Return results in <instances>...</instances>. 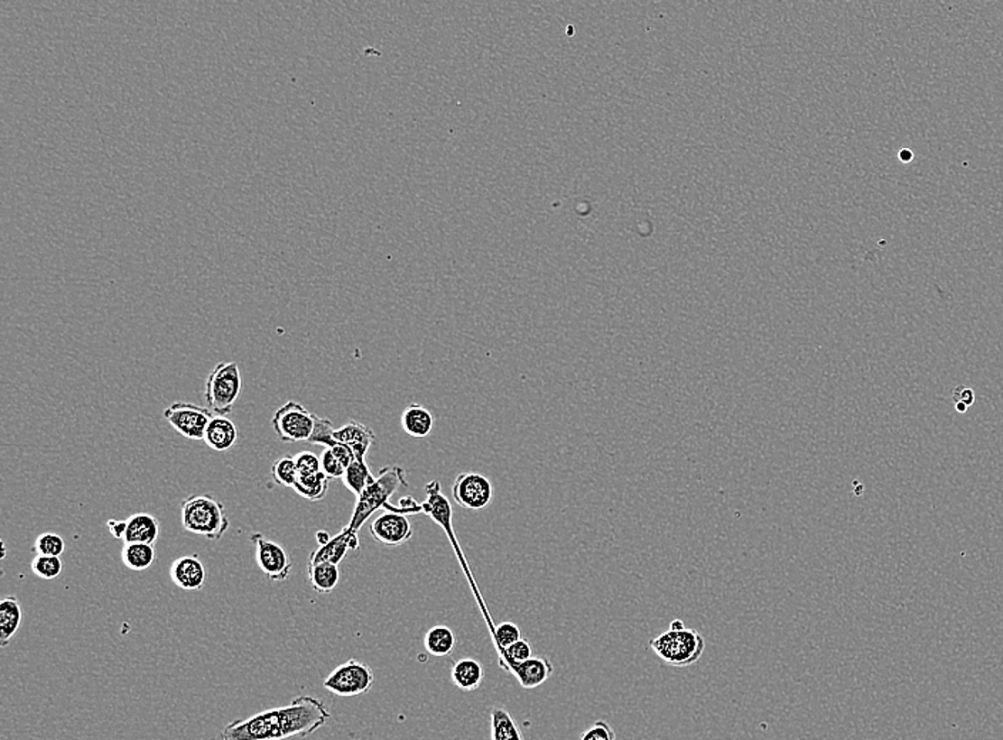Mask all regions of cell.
I'll return each instance as SVG.
<instances>
[{"label":"cell","instance_id":"obj_1","mask_svg":"<svg viewBox=\"0 0 1003 740\" xmlns=\"http://www.w3.org/2000/svg\"><path fill=\"white\" fill-rule=\"evenodd\" d=\"M181 525L186 532L207 540H221L230 529L226 507L211 495H191L181 504Z\"/></svg>","mask_w":1003,"mask_h":740},{"label":"cell","instance_id":"obj_2","mask_svg":"<svg viewBox=\"0 0 1003 740\" xmlns=\"http://www.w3.org/2000/svg\"><path fill=\"white\" fill-rule=\"evenodd\" d=\"M406 473L401 466H386L379 470L376 480L365 488L362 495L357 497L354 513H352L349 524L347 525L351 532H359L365 522L371 517L379 508H384L389 498L398 492L399 488L406 487Z\"/></svg>","mask_w":1003,"mask_h":740},{"label":"cell","instance_id":"obj_3","mask_svg":"<svg viewBox=\"0 0 1003 740\" xmlns=\"http://www.w3.org/2000/svg\"><path fill=\"white\" fill-rule=\"evenodd\" d=\"M649 648L665 665L686 668L703 656L706 641L696 629H669L652 638Z\"/></svg>","mask_w":1003,"mask_h":740},{"label":"cell","instance_id":"obj_4","mask_svg":"<svg viewBox=\"0 0 1003 740\" xmlns=\"http://www.w3.org/2000/svg\"><path fill=\"white\" fill-rule=\"evenodd\" d=\"M331 719L330 710L317 698H295L287 707L280 708L281 727L284 739L307 737L321 729Z\"/></svg>","mask_w":1003,"mask_h":740},{"label":"cell","instance_id":"obj_5","mask_svg":"<svg viewBox=\"0 0 1003 740\" xmlns=\"http://www.w3.org/2000/svg\"><path fill=\"white\" fill-rule=\"evenodd\" d=\"M426 500L423 503V514L428 515L432 518L436 524L440 525L441 529L448 535L450 544H452L453 551H455L456 559L460 562L463 572L467 576L469 586L472 587L478 601H479L480 608L485 609L483 606V599L480 598L479 589H478L477 582L473 578L472 572H470L469 566H468L467 557L463 554L460 549V541L456 539L455 530H453L452 518L453 510L450 502L443 495L442 487L438 480H432L425 486ZM487 611V609H485Z\"/></svg>","mask_w":1003,"mask_h":740},{"label":"cell","instance_id":"obj_6","mask_svg":"<svg viewBox=\"0 0 1003 740\" xmlns=\"http://www.w3.org/2000/svg\"><path fill=\"white\" fill-rule=\"evenodd\" d=\"M241 382L240 367L236 362H221L216 365L207 379L206 397L207 406L216 416H226L233 412L237 399L240 397Z\"/></svg>","mask_w":1003,"mask_h":740},{"label":"cell","instance_id":"obj_7","mask_svg":"<svg viewBox=\"0 0 1003 740\" xmlns=\"http://www.w3.org/2000/svg\"><path fill=\"white\" fill-rule=\"evenodd\" d=\"M376 682V673L371 666L361 661L349 660L341 663L325 678L324 685L328 692L337 697H359L371 690Z\"/></svg>","mask_w":1003,"mask_h":740},{"label":"cell","instance_id":"obj_8","mask_svg":"<svg viewBox=\"0 0 1003 740\" xmlns=\"http://www.w3.org/2000/svg\"><path fill=\"white\" fill-rule=\"evenodd\" d=\"M218 740H284L280 709H268L226 725Z\"/></svg>","mask_w":1003,"mask_h":740},{"label":"cell","instance_id":"obj_9","mask_svg":"<svg viewBox=\"0 0 1003 740\" xmlns=\"http://www.w3.org/2000/svg\"><path fill=\"white\" fill-rule=\"evenodd\" d=\"M315 421H317V414L308 411L302 404L290 401L274 413L271 423L281 440L298 443L311 439Z\"/></svg>","mask_w":1003,"mask_h":740},{"label":"cell","instance_id":"obj_10","mask_svg":"<svg viewBox=\"0 0 1003 740\" xmlns=\"http://www.w3.org/2000/svg\"><path fill=\"white\" fill-rule=\"evenodd\" d=\"M163 416L177 433L181 434L182 438L199 441L204 440V434L209 421H213L216 414L209 411V407L177 402L167 407Z\"/></svg>","mask_w":1003,"mask_h":740},{"label":"cell","instance_id":"obj_11","mask_svg":"<svg viewBox=\"0 0 1003 740\" xmlns=\"http://www.w3.org/2000/svg\"><path fill=\"white\" fill-rule=\"evenodd\" d=\"M250 540L255 549V561L264 576L275 582L288 579L293 571V560L287 550L278 542L265 539L260 532L251 535Z\"/></svg>","mask_w":1003,"mask_h":740},{"label":"cell","instance_id":"obj_12","mask_svg":"<svg viewBox=\"0 0 1003 740\" xmlns=\"http://www.w3.org/2000/svg\"><path fill=\"white\" fill-rule=\"evenodd\" d=\"M107 529L116 540L125 544H156L160 535V523L149 513H135L125 520H108Z\"/></svg>","mask_w":1003,"mask_h":740},{"label":"cell","instance_id":"obj_13","mask_svg":"<svg viewBox=\"0 0 1003 740\" xmlns=\"http://www.w3.org/2000/svg\"><path fill=\"white\" fill-rule=\"evenodd\" d=\"M452 497L460 507L477 512L492 502L494 486L485 476L478 473H462L453 483Z\"/></svg>","mask_w":1003,"mask_h":740},{"label":"cell","instance_id":"obj_14","mask_svg":"<svg viewBox=\"0 0 1003 740\" xmlns=\"http://www.w3.org/2000/svg\"><path fill=\"white\" fill-rule=\"evenodd\" d=\"M372 539L386 547H398L413 539V525L408 517L398 513L385 512L369 525Z\"/></svg>","mask_w":1003,"mask_h":740},{"label":"cell","instance_id":"obj_15","mask_svg":"<svg viewBox=\"0 0 1003 740\" xmlns=\"http://www.w3.org/2000/svg\"><path fill=\"white\" fill-rule=\"evenodd\" d=\"M170 578L184 591H200L207 581V569L197 555H184L170 566Z\"/></svg>","mask_w":1003,"mask_h":740},{"label":"cell","instance_id":"obj_16","mask_svg":"<svg viewBox=\"0 0 1003 740\" xmlns=\"http://www.w3.org/2000/svg\"><path fill=\"white\" fill-rule=\"evenodd\" d=\"M359 549L358 532H351L348 527L342 529L341 532L334 535L331 541L327 545L318 547L315 551L311 552L310 559H308V566H315V564H321V562H330L339 566V562L345 559V555L348 554L349 550Z\"/></svg>","mask_w":1003,"mask_h":740},{"label":"cell","instance_id":"obj_17","mask_svg":"<svg viewBox=\"0 0 1003 740\" xmlns=\"http://www.w3.org/2000/svg\"><path fill=\"white\" fill-rule=\"evenodd\" d=\"M334 439L345 444L354 453L355 460L365 461L367 453L376 441V433L361 421H349L342 428L335 429Z\"/></svg>","mask_w":1003,"mask_h":740},{"label":"cell","instance_id":"obj_18","mask_svg":"<svg viewBox=\"0 0 1003 740\" xmlns=\"http://www.w3.org/2000/svg\"><path fill=\"white\" fill-rule=\"evenodd\" d=\"M507 671L514 673V677L524 689H534L543 685L553 675L554 668L551 661L544 656H532L524 662L510 665Z\"/></svg>","mask_w":1003,"mask_h":740},{"label":"cell","instance_id":"obj_19","mask_svg":"<svg viewBox=\"0 0 1003 740\" xmlns=\"http://www.w3.org/2000/svg\"><path fill=\"white\" fill-rule=\"evenodd\" d=\"M237 440L238 429L236 424L226 416H214L213 421H209L203 441L214 451H227L233 448Z\"/></svg>","mask_w":1003,"mask_h":740},{"label":"cell","instance_id":"obj_20","mask_svg":"<svg viewBox=\"0 0 1003 740\" xmlns=\"http://www.w3.org/2000/svg\"><path fill=\"white\" fill-rule=\"evenodd\" d=\"M450 680L456 688L465 692H473L479 689L485 680V668L479 661L472 658H463L456 661L450 670Z\"/></svg>","mask_w":1003,"mask_h":740},{"label":"cell","instance_id":"obj_21","mask_svg":"<svg viewBox=\"0 0 1003 740\" xmlns=\"http://www.w3.org/2000/svg\"><path fill=\"white\" fill-rule=\"evenodd\" d=\"M23 621V611L16 597H6L0 603V646L6 648Z\"/></svg>","mask_w":1003,"mask_h":740},{"label":"cell","instance_id":"obj_22","mask_svg":"<svg viewBox=\"0 0 1003 740\" xmlns=\"http://www.w3.org/2000/svg\"><path fill=\"white\" fill-rule=\"evenodd\" d=\"M401 424L411 438L423 439L433 429V416L423 404L411 403L404 409Z\"/></svg>","mask_w":1003,"mask_h":740},{"label":"cell","instance_id":"obj_23","mask_svg":"<svg viewBox=\"0 0 1003 740\" xmlns=\"http://www.w3.org/2000/svg\"><path fill=\"white\" fill-rule=\"evenodd\" d=\"M426 652L436 658L452 655L456 646V635L450 626L436 625L425 634L423 638Z\"/></svg>","mask_w":1003,"mask_h":740},{"label":"cell","instance_id":"obj_24","mask_svg":"<svg viewBox=\"0 0 1003 740\" xmlns=\"http://www.w3.org/2000/svg\"><path fill=\"white\" fill-rule=\"evenodd\" d=\"M156 561V551L150 544H125L122 549L123 566L132 571H145Z\"/></svg>","mask_w":1003,"mask_h":740},{"label":"cell","instance_id":"obj_25","mask_svg":"<svg viewBox=\"0 0 1003 740\" xmlns=\"http://www.w3.org/2000/svg\"><path fill=\"white\" fill-rule=\"evenodd\" d=\"M308 581L311 584L312 588L320 594H330L339 586V566L330 564V562L308 566Z\"/></svg>","mask_w":1003,"mask_h":740},{"label":"cell","instance_id":"obj_26","mask_svg":"<svg viewBox=\"0 0 1003 740\" xmlns=\"http://www.w3.org/2000/svg\"><path fill=\"white\" fill-rule=\"evenodd\" d=\"M328 488L330 478L320 471L311 476H298L293 490L308 502H320L327 495Z\"/></svg>","mask_w":1003,"mask_h":740},{"label":"cell","instance_id":"obj_27","mask_svg":"<svg viewBox=\"0 0 1003 740\" xmlns=\"http://www.w3.org/2000/svg\"><path fill=\"white\" fill-rule=\"evenodd\" d=\"M374 480H376V477L372 476L367 463L358 460L352 461L351 465L345 470L344 477H342L345 487L348 488L355 497H359L365 488L368 487Z\"/></svg>","mask_w":1003,"mask_h":740},{"label":"cell","instance_id":"obj_28","mask_svg":"<svg viewBox=\"0 0 1003 740\" xmlns=\"http://www.w3.org/2000/svg\"><path fill=\"white\" fill-rule=\"evenodd\" d=\"M490 720H492V740H524L514 717H510L509 712L504 708H494Z\"/></svg>","mask_w":1003,"mask_h":740},{"label":"cell","instance_id":"obj_29","mask_svg":"<svg viewBox=\"0 0 1003 740\" xmlns=\"http://www.w3.org/2000/svg\"><path fill=\"white\" fill-rule=\"evenodd\" d=\"M31 567L34 576L44 581L58 578L63 571L60 557H49V555H36L32 560Z\"/></svg>","mask_w":1003,"mask_h":740},{"label":"cell","instance_id":"obj_30","mask_svg":"<svg viewBox=\"0 0 1003 740\" xmlns=\"http://www.w3.org/2000/svg\"><path fill=\"white\" fill-rule=\"evenodd\" d=\"M271 476H273L274 481L277 485L284 486V487H294L295 481L298 478L294 458L284 456V458H278L271 467Z\"/></svg>","mask_w":1003,"mask_h":740},{"label":"cell","instance_id":"obj_31","mask_svg":"<svg viewBox=\"0 0 1003 740\" xmlns=\"http://www.w3.org/2000/svg\"><path fill=\"white\" fill-rule=\"evenodd\" d=\"M33 550L38 555L60 557L66 550L65 540L54 532H43L34 541Z\"/></svg>","mask_w":1003,"mask_h":740},{"label":"cell","instance_id":"obj_32","mask_svg":"<svg viewBox=\"0 0 1003 740\" xmlns=\"http://www.w3.org/2000/svg\"><path fill=\"white\" fill-rule=\"evenodd\" d=\"M532 656L534 655H532L531 643L522 638V640L515 643L514 645H510L509 648L502 651V661H505V662L500 663V665H502V668H505V670H509L510 665H514V663L517 662H524V661L529 660Z\"/></svg>","mask_w":1003,"mask_h":740},{"label":"cell","instance_id":"obj_33","mask_svg":"<svg viewBox=\"0 0 1003 740\" xmlns=\"http://www.w3.org/2000/svg\"><path fill=\"white\" fill-rule=\"evenodd\" d=\"M334 424H332L330 419L317 416L314 433H312L311 439L308 440V443L321 444V446H325V448H332V446L339 443V441L334 439Z\"/></svg>","mask_w":1003,"mask_h":740},{"label":"cell","instance_id":"obj_34","mask_svg":"<svg viewBox=\"0 0 1003 740\" xmlns=\"http://www.w3.org/2000/svg\"><path fill=\"white\" fill-rule=\"evenodd\" d=\"M495 641H497V648L500 651H505L510 645H514L517 641L522 640V633L519 626L514 623H502L495 628Z\"/></svg>","mask_w":1003,"mask_h":740},{"label":"cell","instance_id":"obj_35","mask_svg":"<svg viewBox=\"0 0 1003 740\" xmlns=\"http://www.w3.org/2000/svg\"><path fill=\"white\" fill-rule=\"evenodd\" d=\"M320 460H321V471L330 480H331V478L344 477L347 467H345L341 460L334 455V451H332L331 449H325L321 456H320Z\"/></svg>","mask_w":1003,"mask_h":740},{"label":"cell","instance_id":"obj_36","mask_svg":"<svg viewBox=\"0 0 1003 740\" xmlns=\"http://www.w3.org/2000/svg\"><path fill=\"white\" fill-rule=\"evenodd\" d=\"M294 460L298 476H311L321 471L320 456L315 455L312 451H301L297 456H294Z\"/></svg>","mask_w":1003,"mask_h":740},{"label":"cell","instance_id":"obj_37","mask_svg":"<svg viewBox=\"0 0 1003 740\" xmlns=\"http://www.w3.org/2000/svg\"><path fill=\"white\" fill-rule=\"evenodd\" d=\"M579 740H616V734L608 722L598 720L581 734Z\"/></svg>","mask_w":1003,"mask_h":740},{"label":"cell","instance_id":"obj_38","mask_svg":"<svg viewBox=\"0 0 1003 740\" xmlns=\"http://www.w3.org/2000/svg\"><path fill=\"white\" fill-rule=\"evenodd\" d=\"M384 510H385V512L398 513V514L404 515L421 514V513H423V504H419L415 498L411 497V495H406V497H403L399 500L398 505H392L386 503V504L384 505Z\"/></svg>","mask_w":1003,"mask_h":740},{"label":"cell","instance_id":"obj_39","mask_svg":"<svg viewBox=\"0 0 1003 740\" xmlns=\"http://www.w3.org/2000/svg\"><path fill=\"white\" fill-rule=\"evenodd\" d=\"M952 399L955 403H965L966 406L970 407L975 403V392L970 387L958 386L953 389Z\"/></svg>","mask_w":1003,"mask_h":740},{"label":"cell","instance_id":"obj_40","mask_svg":"<svg viewBox=\"0 0 1003 740\" xmlns=\"http://www.w3.org/2000/svg\"><path fill=\"white\" fill-rule=\"evenodd\" d=\"M331 539H332V537H331V535H330V532H317V542H318V545H320V547H322V545H327L328 542L331 541Z\"/></svg>","mask_w":1003,"mask_h":740},{"label":"cell","instance_id":"obj_41","mask_svg":"<svg viewBox=\"0 0 1003 740\" xmlns=\"http://www.w3.org/2000/svg\"><path fill=\"white\" fill-rule=\"evenodd\" d=\"M912 157H914V154H912V153L909 152V150H906V148H904V150H902V152L899 153V159H901V162H911Z\"/></svg>","mask_w":1003,"mask_h":740},{"label":"cell","instance_id":"obj_42","mask_svg":"<svg viewBox=\"0 0 1003 740\" xmlns=\"http://www.w3.org/2000/svg\"><path fill=\"white\" fill-rule=\"evenodd\" d=\"M684 628H686V626H684V623H683V621H680V619H674V621H673L672 623V625H670V629H674V631H680V629Z\"/></svg>","mask_w":1003,"mask_h":740},{"label":"cell","instance_id":"obj_43","mask_svg":"<svg viewBox=\"0 0 1003 740\" xmlns=\"http://www.w3.org/2000/svg\"><path fill=\"white\" fill-rule=\"evenodd\" d=\"M968 409H970V407L966 406L965 403H961V402L960 403H955V411L958 412V413H966Z\"/></svg>","mask_w":1003,"mask_h":740}]
</instances>
